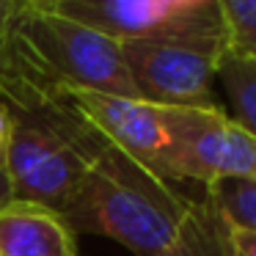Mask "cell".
<instances>
[{
	"label": "cell",
	"instance_id": "1",
	"mask_svg": "<svg viewBox=\"0 0 256 256\" xmlns=\"http://www.w3.org/2000/svg\"><path fill=\"white\" fill-rule=\"evenodd\" d=\"M94 91L140 100L122 44L61 12L17 8L12 25V74L0 83L8 105Z\"/></svg>",
	"mask_w": 256,
	"mask_h": 256
},
{
	"label": "cell",
	"instance_id": "2",
	"mask_svg": "<svg viewBox=\"0 0 256 256\" xmlns=\"http://www.w3.org/2000/svg\"><path fill=\"white\" fill-rule=\"evenodd\" d=\"M198 206L110 146L66 204L64 218L74 234L108 237L135 256H168L182 245Z\"/></svg>",
	"mask_w": 256,
	"mask_h": 256
},
{
	"label": "cell",
	"instance_id": "3",
	"mask_svg": "<svg viewBox=\"0 0 256 256\" xmlns=\"http://www.w3.org/2000/svg\"><path fill=\"white\" fill-rule=\"evenodd\" d=\"M12 113L6 174L14 198L64 212L110 144L64 94L12 105Z\"/></svg>",
	"mask_w": 256,
	"mask_h": 256
},
{
	"label": "cell",
	"instance_id": "4",
	"mask_svg": "<svg viewBox=\"0 0 256 256\" xmlns=\"http://www.w3.org/2000/svg\"><path fill=\"white\" fill-rule=\"evenodd\" d=\"M226 47V36H174L124 42L122 52L144 102L160 108H220L215 80Z\"/></svg>",
	"mask_w": 256,
	"mask_h": 256
},
{
	"label": "cell",
	"instance_id": "5",
	"mask_svg": "<svg viewBox=\"0 0 256 256\" xmlns=\"http://www.w3.org/2000/svg\"><path fill=\"white\" fill-rule=\"evenodd\" d=\"M171 149L160 179L212 184L220 179L256 182V138L223 108H171Z\"/></svg>",
	"mask_w": 256,
	"mask_h": 256
},
{
	"label": "cell",
	"instance_id": "6",
	"mask_svg": "<svg viewBox=\"0 0 256 256\" xmlns=\"http://www.w3.org/2000/svg\"><path fill=\"white\" fill-rule=\"evenodd\" d=\"M66 17L124 42L174 36H226L218 0H64Z\"/></svg>",
	"mask_w": 256,
	"mask_h": 256
},
{
	"label": "cell",
	"instance_id": "7",
	"mask_svg": "<svg viewBox=\"0 0 256 256\" xmlns=\"http://www.w3.org/2000/svg\"><path fill=\"white\" fill-rule=\"evenodd\" d=\"M78 113L113 146L160 176V166L171 149V108L144 100H124L94 91L64 94Z\"/></svg>",
	"mask_w": 256,
	"mask_h": 256
},
{
	"label": "cell",
	"instance_id": "8",
	"mask_svg": "<svg viewBox=\"0 0 256 256\" xmlns=\"http://www.w3.org/2000/svg\"><path fill=\"white\" fill-rule=\"evenodd\" d=\"M0 256H80L78 234L64 212L14 198L0 210Z\"/></svg>",
	"mask_w": 256,
	"mask_h": 256
},
{
	"label": "cell",
	"instance_id": "9",
	"mask_svg": "<svg viewBox=\"0 0 256 256\" xmlns=\"http://www.w3.org/2000/svg\"><path fill=\"white\" fill-rule=\"evenodd\" d=\"M218 80L228 102V118L256 138V61L226 47L218 66Z\"/></svg>",
	"mask_w": 256,
	"mask_h": 256
},
{
	"label": "cell",
	"instance_id": "10",
	"mask_svg": "<svg viewBox=\"0 0 256 256\" xmlns=\"http://www.w3.org/2000/svg\"><path fill=\"white\" fill-rule=\"evenodd\" d=\"M206 201L226 226L256 234V182L220 179L206 184Z\"/></svg>",
	"mask_w": 256,
	"mask_h": 256
},
{
	"label": "cell",
	"instance_id": "11",
	"mask_svg": "<svg viewBox=\"0 0 256 256\" xmlns=\"http://www.w3.org/2000/svg\"><path fill=\"white\" fill-rule=\"evenodd\" d=\"M168 256H223V220L210 201H201L198 215L190 223L182 245Z\"/></svg>",
	"mask_w": 256,
	"mask_h": 256
},
{
	"label": "cell",
	"instance_id": "12",
	"mask_svg": "<svg viewBox=\"0 0 256 256\" xmlns=\"http://www.w3.org/2000/svg\"><path fill=\"white\" fill-rule=\"evenodd\" d=\"M232 50L256 61V0H218Z\"/></svg>",
	"mask_w": 256,
	"mask_h": 256
},
{
	"label": "cell",
	"instance_id": "13",
	"mask_svg": "<svg viewBox=\"0 0 256 256\" xmlns=\"http://www.w3.org/2000/svg\"><path fill=\"white\" fill-rule=\"evenodd\" d=\"M17 14L14 0H0V83L12 74V25Z\"/></svg>",
	"mask_w": 256,
	"mask_h": 256
},
{
	"label": "cell",
	"instance_id": "14",
	"mask_svg": "<svg viewBox=\"0 0 256 256\" xmlns=\"http://www.w3.org/2000/svg\"><path fill=\"white\" fill-rule=\"evenodd\" d=\"M223 256H256V234L223 223Z\"/></svg>",
	"mask_w": 256,
	"mask_h": 256
},
{
	"label": "cell",
	"instance_id": "15",
	"mask_svg": "<svg viewBox=\"0 0 256 256\" xmlns=\"http://www.w3.org/2000/svg\"><path fill=\"white\" fill-rule=\"evenodd\" d=\"M14 127V113L3 96H0V168H6V152H8V138Z\"/></svg>",
	"mask_w": 256,
	"mask_h": 256
},
{
	"label": "cell",
	"instance_id": "16",
	"mask_svg": "<svg viewBox=\"0 0 256 256\" xmlns=\"http://www.w3.org/2000/svg\"><path fill=\"white\" fill-rule=\"evenodd\" d=\"M17 8H36V12H52L64 3V0H14Z\"/></svg>",
	"mask_w": 256,
	"mask_h": 256
},
{
	"label": "cell",
	"instance_id": "17",
	"mask_svg": "<svg viewBox=\"0 0 256 256\" xmlns=\"http://www.w3.org/2000/svg\"><path fill=\"white\" fill-rule=\"evenodd\" d=\"M14 201V190H12V182H8V174L6 168H0V210L6 204H12Z\"/></svg>",
	"mask_w": 256,
	"mask_h": 256
}]
</instances>
